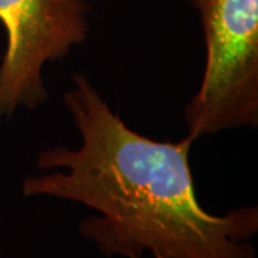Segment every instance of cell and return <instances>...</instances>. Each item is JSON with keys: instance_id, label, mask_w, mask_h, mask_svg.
Wrapping results in <instances>:
<instances>
[{"instance_id": "1", "label": "cell", "mask_w": 258, "mask_h": 258, "mask_svg": "<svg viewBox=\"0 0 258 258\" xmlns=\"http://www.w3.org/2000/svg\"><path fill=\"white\" fill-rule=\"evenodd\" d=\"M63 95L82 142L42 151L36 164L50 174L28 176L26 197H53L98 212L79 234L103 255L144 258H254L257 207L224 215L197 198L189 151L195 139L161 142L131 129L86 76L75 74Z\"/></svg>"}, {"instance_id": "2", "label": "cell", "mask_w": 258, "mask_h": 258, "mask_svg": "<svg viewBox=\"0 0 258 258\" xmlns=\"http://www.w3.org/2000/svg\"><path fill=\"white\" fill-rule=\"evenodd\" d=\"M201 18L205 68L184 109L195 141L258 126V0H189Z\"/></svg>"}, {"instance_id": "3", "label": "cell", "mask_w": 258, "mask_h": 258, "mask_svg": "<svg viewBox=\"0 0 258 258\" xmlns=\"http://www.w3.org/2000/svg\"><path fill=\"white\" fill-rule=\"evenodd\" d=\"M91 9V0H0L8 36L0 62V123L47 101L43 68L85 42Z\"/></svg>"}]
</instances>
